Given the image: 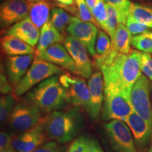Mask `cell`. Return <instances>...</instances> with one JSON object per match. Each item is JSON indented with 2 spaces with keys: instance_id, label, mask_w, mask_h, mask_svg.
Wrapping results in <instances>:
<instances>
[{
  "instance_id": "6da1fadb",
  "label": "cell",
  "mask_w": 152,
  "mask_h": 152,
  "mask_svg": "<svg viewBox=\"0 0 152 152\" xmlns=\"http://www.w3.org/2000/svg\"><path fill=\"white\" fill-rule=\"evenodd\" d=\"M94 64L103 75L104 92H118L130 102L133 85L142 74L140 52L121 54L112 49L106 56L94 60Z\"/></svg>"
},
{
  "instance_id": "7a4b0ae2",
  "label": "cell",
  "mask_w": 152,
  "mask_h": 152,
  "mask_svg": "<svg viewBox=\"0 0 152 152\" xmlns=\"http://www.w3.org/2000/svg\"><path fill=\"white\" fill-rule=\"evenodd\" d=\"M42 122L47 137L64 144L73 141L80 133L84 126V118L80 108L73 106L47 114Z\"/></svg>"
},
{
  "instance_id": "3957f363",
  "label": "cell",
  "mask_w": 152,
  "mask_h": 152,
  "mask_svg": "<svg viewBox=\"0 0 152 152\" xmlns=\"http://www.w3.org/2000/svg\"><path fill=\"white\" fill-rule=\"evenodd\" d=\"M25 99L35 105L42 113L46 114L62 110L70 104L59 75L49 77L33 87Z\"/></svg>"
},
{
  "instance_id": "277c9868",
  "label": "cell",
  "mask_w": 152,
  "mask_h": 152,
  "mask_svg": "<svg viewBox=\"0 0 152 152\" xmlns=\"http://www.w3.org/2000/svg\"><path fill=\"white\" fill-rule=\"evenodd\" d=\"M64 73L65 70L64 68L52 63L39 59L35 56V59L23 78L18 86L14 89V95L16 96H22L45 80Z\"/></svg>"
},
{
  "instance_id": "5b68a950",
  "label": "cell",
  "mask_w": 152,
  "mask_h": 152,
  "mask_svg": "<svg viewBox=\"0 0 152 152\" xmlns=\"http://www.w3.org/2000/svg\"><path fill=\"white\" fill-rule=\"evenodd\" d=\"M59 80L66 90L69 104L80 108L88 113L90 111V94L85 78L64 73L59 75Z\"/></svg>"
},
{
  "instance_id": "8992f818",
  "label": "cell",
  "mask_w": 152,
  "mask_h": 152,
  "mask_svg": "<svg viewBox=\"0 0 152 152\" xmlns=\"http://www.w3.org/2000/svg\"><path fill=\"white\" fill-rule=\"evenodd\" d=\"M144 74L133 85L130 93V104L133 110L152 127V105L150 99L152 85Z\"/></svg>"
},
{
  "instance_id": "52a82bcc",
  "label": "cell",
  "mask_w": 152,
  "mask_h": 152,
  "mask_svg": "<svg viewBox=\"0 0 152 152\" xmlns=\"http://www.w3.org/2000/svg\"><path fill=\"white\" fill-rule=\"evenodd\" d=\"M104 128L113 152H139L132 132L124 121H109Z\"/></svg>"
},
{
  "instance_id": "ba28073f",
  "label": "cell",
  "mask_w": 152,
  "mask_h": 152,
  "mask_svg": "<svg viewBox=\"0 0 152 152\" xmlns=\"http://www.w3.org/2000/svg\"><path fill=\"white\" fill-rule=\"evenodd\" d=\"M42 119L40 111L33 104L24 99L17 102L9 121L13 128L23 132L37 125Z\"/></svg>"
},
{
  "instance_id": "9c48e42d",
  "label": "cell",
  "mask_w": 152,
  "mask_h": 152,
  "mask_svg": "<svg viewBox=\"0 0 152 152\" xmlns=\"http://www.w3.org/2000/svg\"><path fill=\"white\" fill-rule=\"evenodd\" d=\"M134 111L130 102L124 96L115 92H104L102 118L105 121L115 120L125 121Z\"/></svg>"
},
{
  "instance_id": "30bf717a",
  "label": "cell",
  "mask_w": 152,
  "mask_h": 152,
  "mask_svg": "<svg viewBox=\"0 0 152 152\" xmlns=\"http://www.w3.org/2000/svg\"><path fill=\"white\" fill-rule=\"evenodd\" d=\"M97 26L90 22L84 21L79 17L73 16L66 32L68 35L79 40L86 47L89 54L95 57V45L99 30Z\"/></svg>"
},
{
  "instance_id": "8fae6325",
  "label": "cell",
  "mask_w": 152,
  "mask_h": 152,
  "mask_svg": "<svg viewBox=\"0 0 152 152\" xmlns=\"http://www.w3.org/2000/svg\"><path fill=\"white\" fill-rule=\"evenodd\" d=\"M64 45L75 63L77 75L85 79L89 78L92 74L93 64L86 47L69 35L65 37Z\"/></svg>"
},
{
  "instance_id": "7c38bea8",
  "label": "cell",
  "mask_w": 152,
  "mask_h": 152,
  "mask_svg": "<svg viewBox=\"0 0 152 152\" xmlns=\"http://www.w3.org/2000/svg\"><path fill=\"white\" fill-rule=\"evenodd\" d=\"M31 2L26 0H4L0 7V26L7 29L27 18Z\"/></svg>"
},
{
  "instance_id": "4fadbf2b",
  "label": "cell",
  "mask_w": 152,
  "mask_h": 152,
  "mask_svg": "<svg viewBox=\"0 0 152 152\" xmlns=\"http://www.w3.org/2000/svg\"><path fill=\"white\" fill-rule=\"evenodd\" d=\"M47 138L42 119L40 122L33 128L14 137L12 145L18 152H33L45 143Z\"/></svg>"
},
{
  "instance_id": "5bb4252c",
  "label": "cell",
  "mask_w": 152,
  "mask_h": 152,
  "mask_svg": "<svg viewBox=\"0 0 152 152\" xmlns=\"http://www.w3.org/2000/svg\"><path fill=\"white\" fill-rule=\"evenodd\" d=\"M90 94L89 115L94 121L98 120L102 115L104 99V82L99 70L94 71L87 81Z\"/></svg>"
},
{
  "instance_id": "9a60e30c",
  "label": "cell",
  "mask_w": 152,
  "mask_h": 152,
  "mask_svg": "<svg viewBox=\"0 0 152 152\" xmlns=\"http://www.w3.org/2000/svg\"><path fill=\"white\" fill-rule=\"evenodd\" d=\"M35 57L67 70L77 75V69L73 58L61 43H56L41 53L35 54Z\"/></svg>"
},
{
  "instance_id": "2e32d148",
  "label": "cell",
  "mask_w": 152,
  "mask_h": 152,
  "mask_svg": "<svg viewBox=\"0 0 152 152\" xmlns=\"http://www.w3.org/2000/svg\"><path fill=\"white\" fill-rule=\"evenodd\" d=\"M34 59V54L7 56L6 58L5 72L13 88L14 89L20 83Z\"/></svg>"
},
{
  "instance_id": "e0dca14e",
  "label": "cell",
  "mask_w": 152,
  "mask_h": 152,
  "mask_svg": "<svg viewBox=\"0 0 152 152\" xmlns=\"http://www.w3.org/2000/svg\"><path fill=\"white\" fill-rule=\"evenodd\" d=\"M125 123L132 132L137 149L143 150L147 148L152 138V127L134 111L125 120Z\"/></svg>"
},
{
  "instance_id": "ac0fdd59",
  "label": "cell",
  "mask_w": 152,
  "mask_h": 152,
  "mask_svg": "<svg viewBox=\"0 0 152 152\" xmlns=\"http://www.w3.org/2000/svg\"><path fill=\"white\" fill-rule=\"evenodd\" d=\"M5 35H12L35 47L39 41L40 31L27 17L4 31Z\"/></svg>"
},
{
  "instance_id": "d6986e66",
  "label": "cell",
  "mask_w": 152,
  "mask_h": 152,
  "mask_svg": "<svg viewBox=\"0 0 152 152\" xmlns=\"http://www.w3.org/2000/svg\"><path fill=\"white\" fill-rule=\"evenodd\" d=\"M1 50L7 56L35 54V47L12 35H4L1 39Z\"/></svg>"
},
{
  "instance_id": "ffe728a7",
  "label": "cell",
  "mask_w": 152,
  "mask_h": 152,
  "mask_svg": "<svg viewBox=\"0 0 152 152\" xmlns=\"http://www.w3.org/2000/svg\"><path fill=\"white\" fill-rule=\"evenodd\" d=\"M65 37L54 27V25L49 20L46 23L40 30L39 41L37 43L35 54L41 53L49 47L56 43H64Z\"/></svg>"
},
{
  "instance_id": "44dd1931",
  "label": "cell",
  "mask_w": 152,
  "mask_h": 152,
  "mask_svg": "<svg viewBox=\"0 0 152 152\" xmlns=\"http://www.w3.org/2000/svg\"><path fill=\"white\" fill-rule=\"evenodd\" d=\"M51 4L47 0L31 3L28 17L36 27L39 28L49 20Z\"/></svg>"
},
{
  "instance_id": "7402d4cb",
  "label": "cell",
  "mask_w": 152,
  "mask_h": 152,
  "mask_svg": "<svg viewBox=\"0 0 152 152\" xmlns=\"http://www.w3.org/2000/svg\"><path fill=\"white\" fill-rule=\"evenodd\" d=\"M132 35L125 24L119 23L115 30L112 48L121 54H129L132 45Z\"/></svg>"
},
{
  "instance_id": "603a6c76",
  "label": "cell",
  "mask_w": 152,
  "mask_h": 152,
  "mask_svg": "<svg viewBox=\"0 0 152 152\" xmlns=\"http://www.w3.org/2000/svg\"><path fill=\"white\" fill-rule=\"evenodd\" d=\"M129 16L152 28V7L132 3Z\"/></svg>"
},
{
  "instance_id": "cb8c5ba5",
  "label": "cell",
  "mask_w": 152,
  "mask_h": 152,
  "mask_svg": "<svg viewBox=\"0 0 152 152\" xmlns=\"http://www.w3.org/2000/svg\"><path fill=\"white\" fill-rule=\"evenodd\" d=\"M73 16L62 8H54L51 11V22L61 33H64L71 23Z\"/></svg>"
},
{
  "instance_id": "d4e9b609",
  "label": "cell",
  "mask_w": 152,
  "mask_h": 152,
  "mask_svg": "<svg viewBox=\"0 0 152 152\" xmlns=\"http://www.w3.org/2000/svg\"><path fill=\"white\" fill-rule=\"evenodd\" d=\"M112 48L111 39L110 36L103 30H99L96 45H95L94 60L102 58L111 52Z\"/></svg>"
},
{
  "instance_id": "484cf974",
  "label": "cell",
  "mask_w": 152,
  "mask_h": 152,
  "mask_svg": "<svg viewBox=\"0 0 152 152\" xmlns=\"http://www.w3.org/2000/svg\"><path fill=\"white\" fill-rule=\"evenodd\" d=\"M17 102L12 94L3 95L0 99V121L4 124L9 120Z\"/></svg>"
},
{
  "instance_id": "4316f807",
  "label": "cell",
  "mask_w": 152,
  "mask_h": 152,
  "mask_svg": "<svg viewBox=\"0 0 152 152\" xmlns=\"http://www.w3.org/2000/svg\"><path fill=\"white\" fill-rule=\"evenodd\" d=\"M106 3L115 7L118 13L119 23H126L128 16H130V9L132 2L130 0H104Z\"/></svg>"
},
{
  "instance_id": "83f0119b",
  "label": "cell",
  "mask_w": 152,
  "mask_h": 152,
  "mask_svg": "<svg viewBox=\"0 0 152 152\" xmlns=\"http://www.w3.org/2000/svg\"><path fill=\"white\" fill-rule=\"evenodd\" d=\"M94 18L97 23L99 27L106 32L107 21V9L106 3L104 0H96V4L91 10Z\"/></svg>"
},
{
  "instance_id": "f1b7e54d",
  "label": "cell",
  "mask_w": 152,
  "mask_h": 152,
  "mask_svg": "<svg viewBox=\"0 0 152 152\" xmlns=\"http://www.w3.org/2000/svg\"><path fill=\"white\" fill-rule=\"evenodd\" d=\"M106 9H107V21H106V33L110 36L112 43L114 40L118 25L119 24L118 13L115 7L107 3H106Z\"/></svg>"
},
{
  "instance_id": "f546056e",
  "label": "cell",
  "mask_w": 152,
  "mask_h": 152,
  "mask_svg": "<svg viewBox=\"0 0 152 152\" xmlns=\"http://www.w3.org/2000/svg\"><path fill=\"white\" fill-rule=\"evenodd\" d=\"M132 45L140 52L152 54V37L146 34L133 37Z\"/></svg>"
},
{
  "instance_id": "4dcf8cb0",
  "label": "cell",
  "mask_w": 152,
  "mask_h": 152,
  "mask_svg": "<svg viewBox=\"0 0 152 152\" xmlns=\"http://www.w3.org/2000/svg\"><path fill=\"white\" fill-rule=\"evenodd\" d=\"M76 6H77V12H78V17L81 20L84 21L90 22L96 25L99 27L97 23L93 17L92 12L90 8L87 6L85 0H75Z\"/></svg>"
},
{
  "instance_id": "1f68e13d",
  "label": "cell",
  "mask_w": 152,
  "mask_h": 152,
  "mask_svg": "<svg viewBox=\"0 0 152 152\" xmlns=\"http://www.w3.org/2000/svg\"><path fill=\"white\" fill-rule=\"evenodd\" d=\"M125 26L128 28V29L132 35H139L150 33L151 31L152 28L142 24L141 23L136 21L130 16H128Z\"/></svg>"
},
{
  "instance_id": "d6a6232c",
  "label": "cell",
  "mask_w": 152,
  "mask_h": 152,
  "mask_svg": "<svg viewBox=\"0 0 152 152\" xmlns=\"http://www.w3.org/2000/svg\"><path fill=\"white\" fill-rule=\"evenodd\" d=\"M141 72L152 82V56L151 54L140 52Z\"/></svg>"
},
{
  "instance_id": "836d02e7",
  "label": "cell",
  "mask_w": 152,
  "mask_h": 152,
  "mask_svg": "<svg viewBox=\"0 0 152 152\" xmlns=\"http://www.w3.org/2000/svg\"><path fill=\"white\" fill-rule=\"evenodd\" d=\"M91 138L80 135L71 142L67 152H87L90 145Z\"/></svg>"
},
{
  "instance_id": "e575fe53",
  "label": "cell",
  "mask_w": 152,
  "mask_h": 152,
  "mask_svg": "<svg viewBox=\"0 0 152 152\" xmlns=\"http://www.w3.org/2000/svg\"><path fill=\"white\" fill-rule=\"evenodd\" d=\"M33 152H67V151L61 144L52 140L44 143Z\"/></svg>"
},
{
  "instance_id": "d590c367",
  "label": "cell",
  "mask_w": 152,
  "mask_h": 152,
  "mask_svg": "<svg viewBox=\"0 0 152 152\" xmlns=\"http://www.w3.org/2000/svg\"><path fill=\"white\" fill-rule=\"evenodd\" d=\"M0 90L1 94L3 95L11 94L12 92L13 88L12 85L9 83L8 78H7L6 72L2 71V68H1V74H0Z\"/></svg>"
},
{
  "instance_id": "8d00e7d4",
  "label": "cell",
  "mask_w": 152,
  "mask_h": 152,
  "mask_svg": "<svg viewBox=\"0 0 152 152\" xmlns=\"http://www.w3.org/2000/svg\"><path fill=\"white\" fill-rule=\"evenodd\" d=\"M14 137L6 132H1L0 134V150L14 149L12 145V141Z\"/></svg>"
},
{
  "instance_id": "74e56055",
  "label": "cell",
  "mask_w": 152,
  "mask_h": 152,
  "mask_svg": "<svg viewBox=\"0 0 152 152\" xmlns=\"http://www.w3.org/2000/svg\"><path fill=\"white\" fill-rule=\"evenodd\" d=\"M56 2H58V4H60L61 7L66 8L68 11L73 13V14H77L78 17V12L76 7H73L74 4H75V0H55Z\"/></svg>"
},
{
  "instance_id": "f35d334b",
  "label": "cell",
  "mask_w": 152,
  "mask_h": 152,
  "mask_svg": "<svg viewBox=\"0 0 152 152\" xmlns=\"http://www.w3.org/2000/svg\"><path fill=\"white\" fill-rule=\"evenodd\" d=\"M87 152H104V151L96 140L91 139L90 145H89Z\"/></svg>"
},
{
  "instance_id": "ab89813d",
  "label": "cell",
  "mask_w": 152,
  "mask_h": 152,
  "mask_svg": "<svg viewBox=\"0 0 152 152\" xmlns=\"http://www.w3.org/2000/svg\"><path fill=\"white\" fill-rule=\"evenodd\" d=\"M85 1H86L87 6H88L91 11L93 9V7H94V5L96 4V0H85Z\"/></svg>"
},
{
  "instance_id": "60d3db41",
  "label": "cell",
  "mask_w": 152,
  "mask_h": 152,
  "mask_svg": "<svg viewBox=\"0 0 152 152\" xmlns=\"http://www.w3.org/2000/svg\"><path fill=\"white\" fill-rule=\"evenodd\" d=\"M147 152H152V138H151V142H150L149 148V149H148V151Z\"/></svg>"
},
{
  "instance_id": "b9f144b4",
  "label": "cell",
  "mask_w": 152,
  "mask_h": 152,
  "mask_svg": "<svg viewBox=\"0 0 152 152\" xmlns=\"http://www.w3.org/2000/svg\"><path fill=\"white\" fill-rule=\"evenodd\" d=\"M1 152H18L15 149H10V150H4V151H1Z\"/></svg>"
},
{
  "instance_id": "7bdbcfd3",
  "label": "cell",
  "mask_w": 152,
  "mask_h": 152,
  "mask_svg": "<svg viewBox=\"0 0 152 152\" xmlns=\"http://www.w3.org/2000/svg\"><path fill=\"white\" fill-rule=\"evenodd\" d=\"M26 1H29V2H31V3H33V2H36V1H41V0H26Z\"/></svg>"
},
{
  "instance_id": "ee69618b",
  "label": "cell",
  "mask_w": 152,
  "mask_h": 152,
  "mask_svg": "<svg viewBox=\"0 0 152 152\" xmlns=\"http://www.w3.org/2000/svg\"><path fill=\"white\" fill-rule=\"evenodd\" d=\"M146 35H148V36H149V37H152V30H151V31L150 32V33H145Z\"/></svg>"
},
{
  "instance_id": "f6af8a7d",
  "label": "cell",
  "mask_w": 152,
  "mask_h": 152,
  "mask_svg": "<svg viewBox=\"0 0 152 152\" xmlns=\"http://www.w3.org/2000/svg\"><path fill=\"white\" fill-rule=\"evenodd\" d=\"M151 105H152V87H151Z\"/></svg>"
},
{
  "instance_id": "bcb514c9",
  "label": "cell",
  "mask_w": 152,
  "mask_h": 152,
  "mask_svg": "<svg viewBox=\"0 0 152 152\" xmlns=\"http://www.w3.org/2000/svg\"><path fill=\"white\" fill-rule=\"evenodd\" d=\"M1 1H3V0H1Z\"/></svg>"
}]
</instances>
